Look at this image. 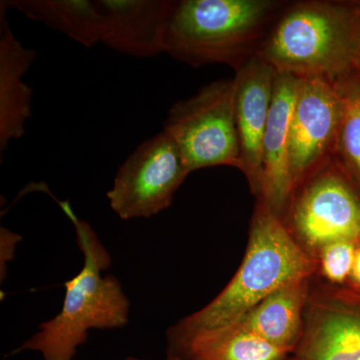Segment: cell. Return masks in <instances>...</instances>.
<instances>
[{
    "label": "cell",
    "instance_id": "7a4b0ae2",
    "mask_svg": "<svg viewBox=\"0 0 360 360\" xmlns=\"http://www.w3.org/2000/svg\"><path fill=\"white\" fill-rule=\"evenodd\" d=\"M53 198L75 226L84 267L65 283L59 314L40 324L39 331L11 354L37 352L44 360H73L90 329L120 328L129 323L130 302L115 276L101 274L110 266L111 257L96 232L78 219L70 201Z\"/></svg>",
    "mask_w": 360,
    "mask_h": 360
},
{
    "label": "cell",
    "instance_id": "5bb4252c",
    "mask_svg": "<svg viewBox=\"0 0 360 360\" xmlns=\"http://www.w3.org/2000/svg\"><path fill=\"white\" fill-rule=\"evenodd\" d=\"M311 278L276 290L236 322L271 345L292 352L302 336Z\"/></svg>",
    "mask_w": 360,
    "mask_h": 360
},
{
    "label": "cell",
    "instance_id": "ac0fdd59",
    "mask_svg": "<svg viewBox=\"0 0 360 360\" xmlns=\"http://www.w3.org/2000/svg\"><path fill=\"white\" fill-rule=\"evenodd\" d=\"M356 243H333L326 246L317 257V271L326 283L331 285L341 286L352 276Z\"/></svg>",
    "mask_w": 360,
    "mask_h": 360
},
{
    "label": "cell",
    "instance_id": "d6986e66",
    "mask_svg": "<svg viewBox=\"0 0 360 360\" xmlns=\"http://www.w3.org/2000/svg\"><path fill=\"white\" fill-rule=\"evenodd\" d=\"M350 279L354 281L355 286L360 290V245L357 246L356 253H355L354 266H352Z\"/></svg>",
    "mask_w": 360,
    "mask_h": 360
},
{
    "label": "cell",
    "instance_id": "5b68a950",
    "mask_svg": "<svg viewBox=\"0 0 360 360\" xmlns=\"http://www.w3.org/2000/svg\"><path fill=\"white\" fill-rule=\"evenodd\" d=\"M281 220L295 243L316 260L326 246L360 245V191L331 158L293 189Z\"/></svg>",
    "mask_w": 360,
    "mask_h": 360
},
{
    "label": "cell",
    "instance_id": "7c38bea8",
    "mask_svg": "<svg viewBox=\"0 0 360 360\" xmlns=\"http://www.w3.org/2000/svg\"><path fill=\"white\" fill-rule=\"evenodd\" d=\"M108 30L103 44L113 51L148 58L165 53V39L175 1L98 0Z\"/></svg>",
    "mask_w": 360,
    "mask_h": 360
},
{
    "label": "cell",
    "instance_id": "e0dca14e",
    "mask_svg": "<svg viewBox=\"0 0 360 360\" xmlns=\"http://www.w3.org/2000/svg\"><path fill=\"white\" fill-rule=\"evenodd\" d=\"M345 104L333 160L360 191V71L336 82Z\"/></svg>",
    "mask_w": 360,
    "mask_h": 360
},
{
    "label": "cell",
    "instance_id": "30bf717a",
    "mask_svg": "<svg viewBox=\"0 0 360 360\" xmlns=\"http://www.w3.org/2000/svg\"><path fill=\"white\" fill-rule=\"evenodd\" d=\"M276 73L264 59L255 56L236 71L233 78L241 172L257 198L262 189V141L269 122Z\"/></svg>",
    "mask_w": 360,
    "mask_h": 360
},
{
    "label": "cell",
    "instance_id": "44dd1931",
    "mask_svg": "<svg viewBox=\"0 0 360 360\" xmlns=\"http://www.w3.org/2000/svg\"><path fill=\"white\" fill-rule=\"evenodd\" d=\"M122 360H148V359H137V357H127V359H123Z\"/></svg>",
    "mask_w": 360,
    "mask_h": 360
},
{
    "label": "cell",
    "instance_id": "8fae6325",
    "mask_svg": "<svg viewBox=\"0 0 360 360\" xmlns=\"http://www.w3.org/2000/svg\"><path fill=\"white\" fill-rule=\"evenodd\" d=\"M300 80L293 75L276 73L262 141V189L257 200L281 219L293 191L288 153L291 117Z\"/></svg>",
    "mask_w": 360,
    "mask_h": 360
},
{
    "label": "cell",
    "instance_id": "2e32d148",
    "mask_svg": "<svg viewBox=\"0 0 360 360\" xmlns=\"http://www.w3.org/2000/svg\"><path fill=\"white\" fill-rule=\"evenodd\" d=\"M6 6L18 9L30 20L44 23L85 47L103 42L108 22L98 1L91 0H11Z\"/></svg>",
    "mask_w": 360,
    "mask_h": 360
},
{
    "label": "cell",
    "instance_id": "9a60e30c",
    "mask_svg": "<svg viewBox=\"0 0 360 360\" xmlns=\"http://www.w3.org/2000/svg\"><path fill=\"white\" fill-rule=\"evenodd\" d=\"M290 354L238 322L200 331L167 347V355L181 360H286Z\"/></svg>",
    "mask_w": 360,
    "mask_h": 360
},
{
    "label": "cell",
    "instance_id": "4fadbf2b",
    "mask_svg": "<svg viewBox=\"0 0 360 360\" xmlns=\"http://www.w3.org/2000/svg\"><path fill=\"white\" fill-rule=\"evenodd\" d=\"M8 7L0 4V153L9 142L25 134L32 116V89L23 82L37 58L34 49H26L16 39L6 18Z\"/></svg>",
    "mask_w": 360,
    "mask_h": 360
},
{
    "label": "cell",
    "instance_id": "7402d4cb",
    "mask_svg": "<svg viewBox=\"0 0 360 360\" xmlns=\"http://www.w3.org/2000/svg\"><path fill=\"white\" fill-rule=\"evenodd\" d=\"M167 360H181L179 357L172 356V355H167Z\"/></svg>",
    "mask_w": 360,
    "mask_h": 360
},
{
    "label": "cell",
    "instance_id": "9c48e42d",
    "mask_svg": "<svg viewBox=\"0 0 360 360\" xmlns=\"http://www.w3.org/2000/svg\"><path fill=\"white\" fill-rule=\"evenodd\" d=\"M286 360H360V296L314 274L302 336Z\"/></svg>",
    "mask_w": 360,
    "mask_h": 360
},
{
    "label": "cell",
    "instance_id": "ba28073f",
    "mask_svg": "<svg viewBox=\"0 0 360 360\" xmlns=\"http://www.w3.org/2000/svg\"><path fill=\"white\" fill-rule=\"evenodd\" d=\"M343 111L345 104L336 82L323 77L302 78L290 131L293 189L333 158Z\"/></svg>",
    "mask_w": 360,
    "mask_h": 360
},
{
    "label": "cell",
    "instance_id": "ffe728a7",
    "mask_svg": "<svg viewBox=\"0 0 360 360\" xmlns=\"http://www.w3.org/2000/svg\"><path fill=\"white\" fill-rule=\"evenodd\" d=\"M349 4L360 20V1H349Z\"/></svg>",
    "mask_w": 360,
    "mask_h": 360
},
{
    "label": "cell",
    "instance_id": "603a6c76",
    "mask_svg": "<svg viewBox=\"0 0 360 360\" xmlns=\"http://www.w3.org/2000/svg\"><path fill=\"white\" fill-rule=\"evenodd\" d=\"M356 68L360 71V52L359 59H357Z\"/></svg>",
    "mask_w": 360,
    "mask_h": 360
},
{
    "label": "cell",
    "instance_id": "3957f363",
    "mask_svg": "<svg viewBox=\"0 0 360 360\" xmlns=\"http://www.w3.org/2000/svg\"><path fill=\"white\" fill-rule=\"evenodd\" d=\"M360 20L349 1L288 2L257 56L277 73L338 82L356 68Z\"/></svg>",
    "mask_w": 360,
    "mask_h": 360
},
{
    "label": "cell",
    "instance_id": "52a82bcc",
    "mask_svg": "<svg viewBox=\"0 0 360 360\" xmlns=\"http://www.w3.org/2000/svg\"><path fill=\"white\" fill-rule=\"evenodd\" d=\"M188 175L176 143L162 130L118 168L108 193L111 210L124 220L149 219L169 207Z\"/></svg>",
    "mask_w": 360,
    "mask_h": 360
},
{
    "label": "cell",
    "instance_id": "277c9868",
    "mask_svg": "<svg viewBox=\"0 0 360 360\" xmlns=\"http://www.w3.org/2000/svg\"><path fill=\"white\" fill-rule=\"evenodd\" d=\"M283 0H180L168 25L165 53L193 68L238 70L257 56Z\"/></svg>",
    "mask_w": 360,
    "mask_h": 360
},
{
    "label": "cell",
    "instance_id": "6da1fadb",
    "mask_svg": "<svg viewBox=\"0 0 360 360\" xmlns=\"http://www.w3.org/2000/svg\"><path fill=\"white\" fill-rule=\"evenodd\" d=\"M316 271V260L295 243L281 217L258 202L236 276L212 302L168 328L167 343L234 323L276 290L311 278Z\"/></svg>",
    "mask_w": 360,
    "mask_h": 360
},
{
    "label": "cell",
    "instance_id": "8992f818",
    "mask_svg": "<svg viewBox=\"0 0 360 360\" xmlns=\"http://www.w3.org/2000/svg\"><path fill=\"white\" fill-rule=\"evenodd\" d=\"M234 96L233 78L220 79L169 108L163 131L176 143L188 174L222 165L241 172Z\"/></svg>",
    "mask_w": 360,
    "mask_h": 360
}]
</instances>
